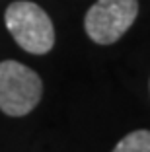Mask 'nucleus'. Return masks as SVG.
Here are the masks:
<instances>
[{
  "label": "nucleus",
  "instance_id": "f03ea898",
  "mask_svg": "<svg viewBox=\"0 0 150 152\" xmlns=\"http://www.w3.org/2000/svg\"><path fill=\"white\" fill-rule=\"evenodd\" d=\"M43 84L35 70L18 63H0V109L10 117H22L37 107Z\"/></svg>",
  "mask_w": 150,
  "mask_h": 152
},
{
  "label": "nucleus",
  "instance_id": "f257e3e1",
  "mask_svg": "<svg viewBox=\"0 0 150 152\" xmlns=\"http://www.w3.org/2000/svg\"><path fill=\"white\" fill-rule=\"evenodd\" d=\"M4 23L10 35L23 51L45 55L55 45V27L41 6L27 0H18L6 8Z\"/></svg>",
  "mask_w": 150,
  "mask_h": 152
},
{
  "label": "nucleus",
  "instance_id": "20e7f679",
  "mask_svg": "<svg viewBox=\"0 0 150 152\" xmlns=\"http://www.w3.org/2000/svg\"><path fill=\"white\" fill-rule=\"evenodd\" d=\"M111 152H150V131H132L117 142Z\"/></svg>",
  "mask_w": 150,
  "mask_h": 152
},
{
  "label": "nucleus",
  "instance_id": "7ed1b4c3",
  "mask_svg": "<svg viewBox=\"0 0 150 152\" xmlns=\"http://www.w3.org/2000/svg\"><path fill=\"white\" fill-rule=\"evenodd\" d=\"M137 14V0H97L86 12L84 29L97 45H111L127 33Z\"/></svg>",
  "mask_w": 150,
  "mask_h": 152
}]
</instances>
